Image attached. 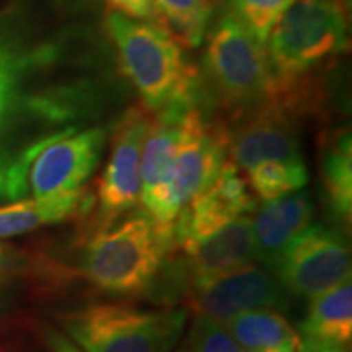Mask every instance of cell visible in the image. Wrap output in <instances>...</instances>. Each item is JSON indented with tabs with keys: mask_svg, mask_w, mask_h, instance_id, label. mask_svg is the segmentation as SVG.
<instances>
[{
	"mask_svg": "<svg viewBox=\"0 0 352 352\" xmlns=\"http://www.w3.org/2000/svg\"><path fill=\"white\" fill-rule=\"evenodd\" d=\"M202 67L197 74L196 107L226 129L267 103L272 72L264 43L223 3L206 33Z\"/></svg>",
	"mask_w": 352,
	"mask_h": 352,
	"instance_id": "6da1fadb",
	"label": "cell"
},
{
	"mask_svg": "<svg viewBox=\"0 0 352 352\" xmlns=\"http://www.w3.org/2000/svg\"><path fill=\"white\" fill-rule=\"evenodd\" d=\"M103 28L122 78L148 113L195 100L199 67L168 30L116 12L104 13Z\"/></svg>",
	"mask_w": 352,
	"mask_h": 352,
	"instance_id": "7a4b0ae2",
	"label": "cell"
},
{
	"mask_svg": "<svg viewBox=\"0 0 352 352\" xmlns=\"http://www.w3.org/2000/svg\"><path fill=\"white\" fill-rule=\"evenodd\" d=\"M349 28L351 20L328 0H296L264 43L271 98L321 83L320 77L349 51Z\"/></svg>",
	"mask_w": 352,
	"mask_h": 352,
	"instance_id": "3957f363",
	"label": "cell"
},
{
	"mask_svg": "<svg viewBox=\"0 0 352 352\" xmlns=\"http://www.w3.org/2000/svg\"><path fill=\"white\" fill-rule=\"evenodd\" d=\"M173 239L144 210L91 235L82 259L83 277L109 296H138L152 284Z\"/></svg>",
	"mask_w": 352,
	"mask_h": 352,
	"instance_id": "277c9868",
	"label": "cell"
},
{
	"mask_svg": "<svg viewBox=\"0 0 352 352\" xmlns=\"http://www.w3.org/2000/svg\"><path fill=\"white\" fill-rule=\"evenodd\" d=\"M186 320L184 310L91 303L65 315L63 328L83 352H171Z\"/></svg>",
	"mask_w": 352,
	"mask_h": 352,
	"instance_id": "5b68a950",
	"label": "cell"
},
{
	"mask_svg": "<svg viewBox=\"0 0 352 352\" xmlns=\"http://www.w3.org/2000/svg\"><path fill=\"white\" fill-rule=\"evenodd\" d=\"M151 118L139 103L126 108L109 127L111 151L96 189L94 233L114 226L140 206V158Z\"/></svg>",
	"mask_w": 352,
	"mask_h": 352,
	"instance_id": "8992f818",
	"label": "cell"
},
{
	"mask_svg": "<svg viewBox=\"0 0 352 352\" xmlns=\"http://www.w3.org/2000/svg\"><path fill=\"white\" fill-rule=\"evenodd\" d=\"M274 277L289 296L314 298L351 280V250L333 228L308 227L277 258Z\"/></svg>",
	"mask_w": 352,
	"mask_h": 352,
	"instance_id": "52a82bcc",
	"label": "cell"
},
{
	"mask_svg": "<svg viewBox=\"0 0 352 352\" xmlns=\"http://www.w3.org/2000/svg\"><path fill=\"white\" fill-rule=\"evenodd\" d=\"M109 124H95L46 144L30 164L26 184L34 199L80 192L98 168L107 148Z\"/></svg>",
	"mask_w": 352,
	"mask_h": 352,
	"instance_id": "ba28073f",
	"label": "cell"
},
{
	"mask_svg": "<svg viewBox=\"0 0 352 352\" xmlns=\"http://www.w3.org/2000/svg\"><path fill=\"white\" fill-rule=\"evenodd\" d=\"M227 160V129L208 120L195 103L184 114L166 182V204L173 222L179 210L217 178Z\"/></svg>",
	"mask_w": 352,
	"mask_h": 352,
	"instance_id": "9c48e42d",
	"label": "cell"
},
{
	"mask_svg": "<svg viewBox=\"0 0 352 352\" xmlns=\"http://www.w3.org/2000/svg\"><path fill=\"white\" fill-rule=\"evenodd\" d=\"M254 206L241 171L227 160L217 178L179 210L173 223V250L188 254L235 219L254 212Z\"/></svg>",
	"mask_w": 352,
	"mask_h": 352,
	"instance_id": "30bf717a",
	"label": "cell"
},
{
	"mask_svg": "<svg viewBox=\"0 0 352 352\" xmlns=\"http://www.w3.org/2000/svg\"><path fill=\"white\" fill-rule=\"evenodd\" d=\"M296 114L267 101L227 129L228 160L240 171L270 160H305Z\"/></svg>",
	"mask_w": 352,
	"mask_h": 352,
	"instance_id": "8fae6325",
	"label": "cell"
},
{
	"mask_svg": "<svg viewBox=\"0 0 352 352\" xmlns=\"http://www.w3.org/2000/svg\"><path fill=\"white\" fill-rule=\"evenodd\" d=\"M195 100L178 101L151 118L140 158V206L153 223L173 239V219L166 204V182L182 138L184 114Z\"/></svg>",
	"mask_w": 352,
	"mask_h": 352,
	"instance_id": "7c38bea8",
	"label": "cell"
},
{
	"mask_svg": "<svg viewBox=\"0 0 352 352\" xmlns=\"http://www.w3.org/2000/svg\"><path fill=\"white\" fill-rule=\"evenodd\" d=\"M289 297L274 274L256 264H248L210 283L191 287L189 303L196 315L226 323L233 316L258 308L285 310Z\"/></svg>",
	"mask_w": 352,
	"mask_h": 352,
	"instance_id": "4fadbf2b",
	"label": "cell"
},
{
	"mask_svg": "<svg viewBox=\"0 0 352 352\" xmlns=\"http://www.w3.org/2000/svg\"><path fill=\"white\" fill-rule=\"evenodd\" d=\"M315 208L303 191L263 201L256 214L252 212L254 256L272 267L287 246L314 226Z\"/></svg>",
	"mask_w": 352,
	"mask_h": 352,
	"instance_id": "5bb4252c",
	"label": "cell"
},
{
	"mask_svg": "<svg viewBox=\"0 0 352 352\" xmlns=\"http://www.w3.org/2000/svg\"><path fill=\"white\" fill-rule=\"evenodd\" d=\"M191 287L239 271L256 261L252 214H245L186 254Z\"/></svg>",
	"mask_w": 352,
	"mask_h": 352,
	"instance_id": "9a60e30c",
	"label": "cell"
},
{
	"mask_svg": "<svg viewBox=\"0 0 352 352\" xmlns=\"http://www.w3.org/2000/svg\"><path fill=\"white\" fill-rule=\"evenodd\" d=\"M300 352L344 349L352 340L351 280L310 298L300 327Z\"/></svg>",
	"mask_w": 352,
	"mask_h": 352,
	"instance_id": "2e32d148",
	"label": "cell"
},
{
	"mask_svg": "<svg viewBox=\"0 0 352 352\" xmlns=\"http://www.w3.org/2000/svg\"><path fill=\"white\" fill-rule=\"evenodd\" d=\"M94 197L85 189L52 199H15L0 206V239L25 235L38 228L59 223L90 209Z\"/></svg>",
	"mask_w": 352,
	"mask_h": 352,
	"instance_id": "e0dca14e",
	"label": "cell"
},
{
	"mask_svg": "<svg viewBox=\"0 0 352 352\" xmlns=\"http://www.w3.org/2000/svg\"><path fill=\"white\" fill-rule=\"evenodd\" d=\"M321 183L333 217L351 226L352 217V144L351 129L329 131L321 142Z\"/></svg>",
	"mask_w": 352,
	"mask_h": 352,
	"instance_id": "ac0fdd59",
	"label": "cell"
},
{
	"mask_svg": "<svg viewBox=\"0 0 352 352\" xmlns=\"http://www.w3.org/2000/svg\"><path fill=\"white\" fill-rule=\"evenodd\" d=\"M245 352H300V334L283 314L258 308L222 323Z\"/></svg>",
	"mask_w": 352,
	"mask_h": 352,
	"instance_id": "d6986e66",
	"label": "cell"
},
{
	"mask_svg": "<svg viewBox=\"0 0 352 352\" xmlns=\"http://www.w3.org/2000/svg\"><path fill=\"white\" fill-rule=\"evenodd\" d=\"M164 19L165 28L184 47H199L204 43L215 16L217 0H153Z\"/></svg>",
	"mask_w": 352,
	"mask_h": 352,
	"instance_id": "ffe728a7",
	"label": "cell"
},
{
	"mask_svg": "<svg viewBox=\"0 0 352 352\" xmlns=\"http://www.w3.org/2000/svg\"><path fill=\"white\" fill-rule=\"evenodd\" d=\"M246 184L261 201H271L302 191L308 183L305 160H270L245 171Z\"/></svg>",
	"mask_w": 352,
	"mask_h": 352,
	"instance_id": "44dd1931",
	"label": "cell"
},
{
	"mask_svg": "<svg viewBox=\"0 0 352 352\" xmlns=\"http://www.w3.org/2000/svg\"><path fill=\"white\" fill-rule=\"evenodd\" d=\"M296 0H226V6L261 43Z\"/></svg>",
	"mask_w": 352,
	"mask_h": 352,
	"instance_id": "7402d4cb",
	"label": "cell"
},
{
	"mask_svg": "<svg viewBox=\"0 0 352 352\" xmlns=\"http://www.w3.org/2000/svg\"><path fill=\"white\" fill-rule=\"evenodd\" d=\"M184 352H245L220 321L196 315L189 328Z\"/></svg>",
	"mask_w": 352,
	"mask_h": 352,
	"instance_id": "603a6c76",
	"label": "cell"
},
{
	"mask_svg": "<svg viewBox=\"0 0 352 352\" xmlns=\"http://www.w3.org/2000/svg\"><path fill=\"white\" fill-rule=\"evenodd\" d=\"M108 12H116L129 19L151 21L158 26H164V19L153 0H104Z\"/></svg>",
	"mask_w": 352,
	"mask_h": 352,
	"instance_id": "cb8c5ba5",
	"label": "cell"
},
{
	"mask_svg": "<svg viewBox=\"0 0 352 352\" xmlns=\"http://www.w3.org/2000/svg\"><path fill=\"white\" fill-rule=\"evenodd\" d=\"M44 340L52 352H83L76 342H72L64 333L47 328L44 331Z\"/></svg>",
	"mask_w": 352,
	"mask_h": 352,
	"instance_id": "d4e9b609",
	"label": "cell"
},
{
	"mask_svg": "<svg viewBox=\"0 0 352 352\" xmlns=\"http://www.w3.org/2000/svg\"><path fill=\"white\" fill-rule=\"evenodd\" d=\"M8 264H10V250L7 245L0 243V277L7 271Z\"/></svg>",
	"mask_w": 352,
	"mask_h": 352,
	"instance_id": "484cf974",
	"label": "cell"
},
{
	"mask_svg": "<svg viewBox=\"0 0 352 352\" xmlns=\"http://www.w3.org/2000/svg\"><path fill=\"white\" fill-rule=\"evenodd\" d=\"M328 2H331L334 7L340 10L342 15H346L347 19L351 20V10H352V0H328Z\"/></svg>",
	"mask_w": 352,
	"mask_h": 352,
	"instance_id": "4316f807",
	"label": "cell"
}]
</instances>
